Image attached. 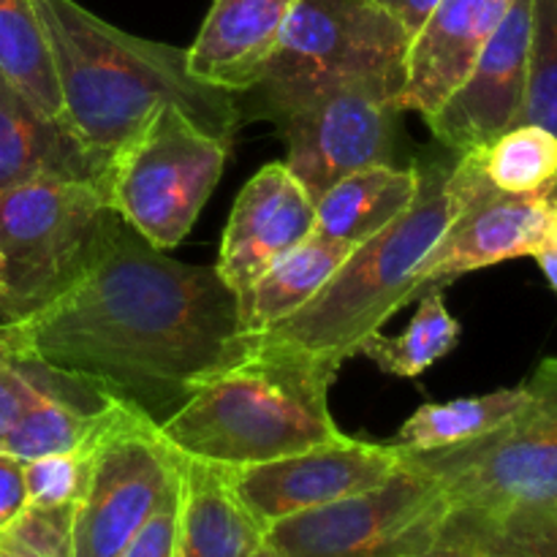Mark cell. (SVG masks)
Returning <instances> with one entry per match:
<instances>
[{"mask_svg":"<svg viewBox=\"0 0 557 557\" xmlns=\"http://www.w3.org/2000/svg\"><path fill=\"white\" fill-rule=\"evenodd\" d=\"M0 335L38 359L161 424L205 375L250 351L239 299L215 267L183 264L107 212L82 275Z\"/></svg>","mask_w":557,"mask_h":557,"instance_id":"obj_1","label":"cell"},{"mask_svg":"<svg viewBox=\"0 0 557 557\" xmlns=\"http://www.w3.org/2000/svg\"><path fill=\"white\" fill-rule=\"evenodd\" d=\"M36 9L52 52L63 120L87 145L114 158L158 107L174 103L232 147L243 125L237 96L196 82L185 49L131 36L76 0H36Z\"/></svg>","mask_w":557,"mask_h":557,"instance_id":"obj_2","label":"cell"},{"mask_svg":"<svg viewBox=\"0 0 557 557\" xmlns=\"http://www.w3.org/2000/svg\"><path fill=\"white\" fill-rule=\"evenodd\" d=\"M484 188L490 183L479 150L457 156L455 163L419 166L413 205L359 243L305 308L261 335H245L248 346H288L337 362L357 357L364 337L379 332L403 305L413 302L424 259Z\"/></svg>","mask_w":557,"mask_h":557,"instance_id":"obj_3","label":"cell"},{"mask_svg":"<svg viewBox=\"0 0 557 557\" xmlns=\"http://www.w3.org/2000/svg\"><path fill=\"white\" fill-rule=\"evenodd\" d=\"M341 368L299 348L250 346L243 359L205 375L158 428L180 455L223 468L299 455L343 438L330 413Z\"/></svg>","mask_w":557,"mask_h":557,"instance_id":"obj_4","label":"cell"},{"mask_svg":"<svg viewBox=\"0 0 557 557\" xmlns=\"http://www.w3.org/2000/svg\"><path fill=\"white\" fill-rule=\"evenodd\" d=\"M408 33L373 0H297L239 114L275 120L305 98L337 85H406Z\"/></svg>","mask_w":557,"mask_h":557,"instance_id":"obj_5","label":"cell"},{"mask_svg":"<svg viewBox=\"0 0 557 557\" xmlns=\"http://www.w3.org/2000/svg\"><path fill=\"white\" fill-rule=\"evenodd\" d=\"M109 201L90 183L33 180L0 194V319L20 321L63 294L90 261Z\"/></svg>","mask_w":557,"mask_h":557,"instance_id":"obj_6","label":"cell"},{"mask_svg":"<svg viewBox=\"0 0 557 557\" xmlns=\"http://www.w3.org/2000/svg\"><path fill=\"white\" fill-rule=\"evenodd\" d=\"M228 145L163 103L114 156L109 210L152 248L172 250L194 228L226 166Z\"/></svg>","mask_w":557,"mask_h":557,"instance_id":"obj_7","label":"cell"},{"mask_svg":"<svg viewBox=\"0 0 557 557\" xmlns=\"http://www.w3.org/2000/svg\"><path fill=\"white\" fill-rule=\"evenodd\" d=\"M528 403L482 438L444 449H403V460L433 476L451 509L498 511L557 498V359L528 381Z\"/></svg>","mask_w":557,"mask_h":557,"instance_id":"obj_8","label":"cell"},{"mask_svg":"<svg viewBox=\"0 0 557 557\" xmlns=\"http://www.w3.org/2000/svg\"><path fill=\"white\" fill-rule=\"evenodd\" d=\"M180 462L158 422L114 400L90 444V471L71 515L74 557H120L180 476Z\"/></svg>","mask_w":557,"mask_h":557,"instance_id":"obj_9","label":"cell"},{"mask_svg":"<svg viewBox=\"0 0 557 557\" xmlns=\"http://www.w3.org/2000/svg\"><path fill=\"white\" fill-rule=\"evenodd\" d=\"M451 506L424 471L403 460L379 487L270 528L286 557H417L438 542Z\"/></svg>","mask_w":557,"mask_h":557,"instance_id":"obj_10","label":"cell"},{"mask_svg":"<svg viewBox=\"0 0 557 557\" xmlns=\"http://www.w3.org/2000/svg\"><path fill=\"white\" fill-rule=\"evenodd\" d=\"M400 90L381 82L326 87L272 123L286 141V166L310 199L337 180L370 166L392 163Z\"/></svg>","mask_w":557,"mask_h":557,"instance_id":"obj_11","label":"cell"},{"mask_svg":"<svg viewBox=\"0 0 557 557\" xmlns=\"http://www.w3.org/2000/svg\"><path fill=\"white\" fill-rule=\"evenodd\" d=\"M400 462L397 444H370L343 435L281 460L226 468V473L243 504L270 531L286 517L379 487Z\"/></svg>","mask_w":557,"mask_h":557,"instance_id":"obj_12","label":"cell"},{"mask_svg":"<svg viewBox=\"0 0 557 557\" xmlns=\"http://www.w3.org/2000/svg\"><path fill=\"white\" fill-rule=\"evenodd\" d=\"M531 69V0H515L473 69L428 120L430 134L455 156L487 147L520 125Z\"/></svg>","mask_w":557,"mask_h":557,"instance_id":"obj_13","label":"cell"},{"mask_svg":"<svg viewBox=\"0 0 557 557\" xmlns=\"http://www.w3.org/2000/svg\"><path fill=\"white\" fill-rule=\"evenodd\" d=\"M555 221L557 177L531 194H504L490 185L430 250L419 270L413 299H422L433 288H444L466 272L533 256Z\"/></svg>","mask_w":557,"mask_h":557,"instance_id":"obj_14","label":"cell"},{"mask_svg":"<svg viewBox=\"0 0 557 557\" xmlns=\"http://www.w3.org/2000/svg\"><path fill=\"white\" fill-rule=\"evenodd\" d=\"M315 232V201L286 163H267L239 190L223 232L218 275L237 294L239 308L256 281L281 256Z\"/></svg>","mask_w":557,"mask_h":557,"instance_id":"obj_15","label":"cell"},{"mask_svg":"<svg viewBox=\"0 0 557 557\" xmlns=\"http://www.w3.org/2000/svg\"><path fill=\"white\" fill-rule=\"evenodd\" d=\"M515 0H441L406 54L400 112L430 117L460 87Z\"/></svg>","mask_w":557,"mask_h":557,"instance_id":"obj_16","label":"cell"},{"mask_svg":"<svg viewBox=\"0 0 557 557\" xmlns=\"http://www.w3.org/2000/svg\"><path fill=\"white\" fill-rule=\"evenodd\" d=\"M114 158L49 117L0 71V194L33 180L90 183L107 194Z\"/></svg>","mask_w":557,"mask_h":557,"instance_id":"obj_17","label":"cell"},{"mask_svg":"<svg viewBox=\"0 0 557 557\" xmlns=\"http://www.w3.org/2000/svg\"><path fill=\"white\" fill-rule=\"evenodd\" d=\"M297 0H212L199 36L185 49L201 85L245 92L256 85Z\"/></svg>","mask_w":557,"mask_h":557,"instance_id":"obj_18","label":"cell"},{"mask_svg":"<svg viewBox=\"0 0 557 557\" xmlns=\"http://www.w3.org/2000/svg\"><path fill=\"white\" fill-rule=\"evenodd\" d=\"M177 557H286L243 504L223 466L185 457L180 466Z\"/></svg>","mask_w":557,"mask_h":557,"instance_id":"obj_19","label":"cell"},{"mask_svg":"<svg viewBox=\"0 0 557 557\" xmlns=\"http://www.w3.org/2000/svg\"><path fill=\"white\" fill-rule=\"evenodd\" d=\"M419 194V163L370 166L337 180L315 199V232L359 245L389 226Z\"/></svg>","mask_w":557,"mask_h":557,"instance_id":"obj_20","label":"cell"},{"mask_svg":"<svg viewBox=\"0 0 557 557\" xmlns=\"http://www.w3.org/2000/svg\"><path fill=\"white\" fill-rule=\"evenodd\" d=\"M357 245L324 237L313 232L302 245L288 250L256 281L239 308V332L261 335L310 302L326 286L337 267L351 256Z\"/></svg>","mask_w":557,"mask_h":557,"instance_id":"obj_21","label":"cell"},{"mask_svg":"<svg viewBox=\"0 0 557 557\" xmlns=\"http://www.w3.org/2000/svg\"><path fill=\"white\" fill-rule=\"evenodd\" d=\"M438 542L493 557H557V498L498 511L451 509Z\"/></svg>","mask_w":557,"mask_h":557,"instance_id":"obj_22","label":"cell"},{"mask_svg":"<svg viewBox=\"0 0 557 557\" xmlns=\"http://www.w3.org/2000/svg\"><path fill=\"white\" fill-rule=\"evenodd\" d=\"M0 71L41 112L63 120V98L36 0H0Z\"/></svg>","mask_w":557,"mask_h":557,"instance_id":"obj_23","label":"cell"},{"mask_svg":"<svg viewBox=\"0 0 557 557\" xmlns=\"http://www.w3.org/2000/svg\"><path fill=\"white\" fill-rule=\"evenodd\" d=\"M528 403V386L498 389L479 397H460L449 403H428L417 408L411 419L400 428L397 446L413 451L444 449V446L466 444L493 433L504 422H509Z\"/></svg>","mask_w":557,"mask_h":557,"instance_id":"obj_24","label":"cell"},{"mask_svg":"<svg viewBox=\"0 0 557 557\" xmlns=\"http://www.w3.org/2000/svg\"><path fill=\"white\" fill-rule=\"evenodd\" d=\"M457 341H460V324L446 310L441 288H433L419 299V308L406 332H400L397 337L381 335V330L373 332L359 343L357 354H364L384 373L417 379L438 359L455 351Z\"/></svg>","mask_w":557,"mask_h":557,"instance_id":"obj_25","label":"cell"},{"mask_svg":"<svg viewBox=\"0 0 557 557\" xmlns=\"http://www.w3.org/2000/svg\"><path fill=\"white\" fill-rule=\"evenodd\" d=\"M479 163L495 190L531 194L557 177V136L536 123L515 125L479 147Z\"/></svg>","mask_w":557,"mask_h":557,"instance_id":"obj_26","label":"cell"},{"mask_svg":"<svg viewBox=\"0 0 557 557\" xmlns=\"http://www.w3.org/2000/svg\"><path fill=\"white\" fill-rule=\"evenodd\" d=\"M522 123L544 125L557 136V0H531V69Z\"/></svg>","mask_w":557,"mask_h":557,"instance_id":"obj_27","label":"cell"},{"mask_svg":"<svg viewBox=\"0 0 557 557\" xmlns=\"http://www.w3.org/2000/svg\"><path fill=\"white\" fill-rule=\"evenodd\" d=\"M90 444L79 451L47 455L25 462V487L30 509H63V506H74L79 500L87 471H90Z\"/></svg>","mask_w":557,"mask_h":557,"instance_id":"obj_28","label":"cell"},{"mask_svg":"<svg viewBox=\"0 0 557 557\" xmlns=\"http://www.w3.org/2000/svg\"><path fill=\"white\" fill-rule=\"evenodd\" d=\"M183 466V462H180ZM180 539V476L163 493L145 525L136 531L120 557H177Z\"/></svg>","mask_w":557,"mask_h":557,"instance_id":"obj_29","label":"cell"},{"mask_svg":"<svg viewBox=\"0 0 557 557\" xmlns=\"http://www.w3.org/2000/svg\"><path fill=\"white\" fill-rule=\"evenodd\" d=\"M33 400H36V386L27 379L20 354L0 335V444L14 430L22 413L33 406Z\"/></svg>","mask_w":557,"mask_h":557,"instance_id":"obj_30","label":"cell"},{"mask_svg":"<svg viewBox=\"0 0 557 557\" xmlns=\"http://www.w3.org/2000/svg\"><path fill=\"white\" fill-rule=\"evenodd\" d=\"M25 462L0 449V531H5L25 511Z\"/></svg>","mask_w":557,"mask_h":557,"instance_id":"obj_31","label":"cell"},{"mask_svg":"<svg viewBox=\"0 0 557 557\" xmlns=\"http://www.w3.org/2000/svg\"><path fill=\"white\" fill-rule=\"evenodd\" d=\"M373 3L381 5L392 20L400 22L408 38H413L422 30V25L428 22V16L433 14L441 0H373Z\"/></svg>","mask_w":557,"mask_h":557,"instance_id":"obj_32","label":"cell"},{"mask_svg":"<svg viewBox=\"0 0 557 557\" xmlns=\"http://www.w3.org/2000/svg\"><path fill=\"white\" fill-rule=\"evenodd\" d=\"M533 259H536V264L542 267L544 277H547V283L557 294V221L549 226L547 237L542 239V245L533 250Z\"/></svg>","mask_w":557,"mask_h":557,"instance_id":"obj_33","label":"cell"},{"mask_svg":"<svg viewBox=\"0 0 557 557\" xmlns=\"http://www.w3.org/2000/svg\"><path fill=\"white\" fill-rule=\"evenodd\" d=\"M0 557H47L11 531H0Z\"/></svg>","mask_w":557,"mask_h":557,"instance_id":"obj_34","label":"cell"},{"mask_svg":"<svg viewBox=\"0 0 557 557\" xmlns=\"http://www.w3.org/2000/svg\"><path fill=\"white\" fill-rule=\"evenodd\" d=\"M417 557H493V555L479 553V549H471V547H460V544L435 542L433 547L424 549V553L417 555Z\"/></svg>","mask_w":557,"mask_h":557,"instance_id":"obj_35","label":"cell"},{"mask_svg":"<svg viewBox=\"0 0 557 557\" xmlns=\"http://www.w3.org/2000/svg\"><path fill=\"white\" fill-rule=\"evenodd\" d=\"M0 294H3V281H0Z\"/></svg>","mask_w":557,"mask_h":557,"instance_id":"obj_36","label":"cell"}]
</instances>
